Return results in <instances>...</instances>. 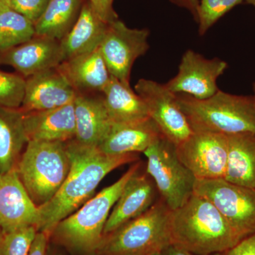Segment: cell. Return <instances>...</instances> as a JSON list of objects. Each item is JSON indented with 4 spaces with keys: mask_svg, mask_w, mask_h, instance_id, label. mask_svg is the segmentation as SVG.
Here are the masks:
<instances>
[{
    "mask_svg": "<svg viewBox=\"0 0 255 255\" xmlns=\"http://www.w3.org/2000/svg\"><path fill=\"white\" fill-rule=\"evenodd\" d=\"M71 167L56 194L46 204L38 206V232L49 235L55 226L91 199L104 178L114 169L137 160V154L110 155L98 147L80 145L75 140L67 142Z\"/></svg>",
    "mask_w": 255,
    "mask_h": 255,
    "instance_id": "obj_1",
    "label": "cell"
},
{
    "mask_svg": "<svg viewBox=\"0 0 255 255\" xmlns=\"http://www.w3.org/2000/svg\"><path fill=\"white\" fill-rule=\"evenodd\" d=\"M169 231L171 244L196 255L224 253L241 241L219 210L194 194L171 211Z\"/></svg>",
    "mask_w": 255,
    "mask_h": 255,
    "instance_id": "obj_2",
    "label": "cell"
},
{
    "mask_svg": "<svg viewBox=\"0 0 255 255\" xmlns=\"http://www.w3.org/2000/svg\"><path fill=\"white\" fill-rule=\"evenodd\" d=\"M179 109L193 131L226 135L255 134V100L253 96L231 95L219 90L206 100L175 94Z\"/></svg>",
    "mask_w": 255,
    "mask_h": 255,
    "instance_id": "obj_3",
    "label": "cell"
},
{
    "mask_svg": "<svg viewBox=\"0 0 255 255\" xmlns=\"http://www.w3.org/2000/svg\"><path fill=\"white\" fill-rule=\"evenodd\" d=\"M140 164L131 166L119 180L102 189L76 211L60 221L53 230L60 243L81 253L98 251L103 241L109 216L128 181L138 172Z\"/></svg>",
    "mask_w": 255,
    "mask_h": 255,
    "instance_id": "obj_4",
    "label": "cell"
},
{
    "mask_svg": "<svg viewBox=\"0 0 255 255\" xmlns=\"http://www.w3.org/2000/svg\"><path fill=\"white\" fill-rule=\"evenodd\" d=\"M70 167L67 142L29 140L16 170L32 200L41 206L59 191Z\"/></svg>",
    "mask_w": 255,
    "mask_h": 255,
    "instance_id": "obj_5",
    "label": "cell"
},
{
    "mask_svg": "<svg viewBox=\"0 0 255 255\" xmlns=\"http://www.w3.org/2000/svg\"><path fill=\"white\" fill-rule=\"evenodd\" d=\"M171 210L162 199L136 219L107 235L99 255H149L171 244Z\"/></svg>",
    "mask_w": 255,
    "mask_h": 255,
    "instance_id": "obj_6",
    "label": "cell"
},
{
    "mask_svg": "<svg viewBox=\"0 0 255 255\" xmlns=\"http://www.w3.org/2000/svg\"><path fill=\"white\" fill-rule=\"evenodd\" d=\"M143 153L147 172L166 205L171 211L182 206L194 194L196 179L181 162L176 145L162 135Z\"/></svg>",
    "mask_w": 255,
    "mask_h": 255,
    "instance_id": "obj_7",
    "label": "cell"
},
{
    "mask_svg": "<svg viewBox=\"0 0 255 255\" xmlns=\"http://www.w3.org/2000/svg\"><path fill=\"white\" fill-rule=\"evenodd\" d=\"M194 194L210 201L240 239L255 234V189L226 179H196Z\"/></svg>",
    "mask_w": 255,
    "mask_h": 255,
    "instance_id": "obj_8",
    "label": "cell"
},
{
    "mask_svg": "<svg viewBox=\"0 0 255 255\" xmlns=\"http://www.w3.org/2000/svg\"><path fill=\"white\" fill-rule=\"evenodd\" d=\"M150 33L147 28H129L119 18L108 23L100 50L111 75L130 85L132 65L150 48Z\"/></svg>",
    "mask_w": 255,
    "mask_h": 255,
    "instance_id": "obj_9",
    "label": "cell"
},
{
    "mask_svg": "<svg viewBox=\"0 0 255 255\" xmlns=\"http://www.w3.org/2000/svg\"><path fill=\"white\" fill-rule=\"evenodd\" d=\"M177 147L178 157L196 179H222L226 174L228 135L195 132Z\"/></svg>",
    "mask_w": 255,
    "mask_h": 255,
    "instance_id": "obj_10",
    "label": "cell"
},
{
    "mask_svg": "<svg viewBox=\"0 0 255 255\" xmlns=\"http://www.w3.org/2000/svg\"><path fill=\"white\" fill-rule=\"evenodd\" d=\"M135 92L145 102L149 117L155 122L164 137L177 146L192 134L187 119L179 109L175 94L164 84L147 79H140Z\"/></svg>",
    "mask_w": 255,
    "mask_h": 255,
    "instance_id": "obj_11",
    "label": "cell"
},
{
    "mask_svg": "<svg viewBox=\"0 0 255 255\" xmlns=\"http://www.w3.org/2000/svg\"><path fill=\"white\" fill-rule=\"evenodd\" d=\"M227 68L224 60L207 59L194 50H187L182 55L177 75L164 85L172 93L206 100L219 91L218 79Z\"/></svg>",
    "mask_w": 255,
    "mask_h": 255,
    "instance_id": "obj_12",
    "label": "cell"
},
{
    "mask_svg": "<svg viewBox=\"0 0 255 255\" xmlns=\"http://www.w3.org/2000/svg\"><path fill=\"white\" fill-rule=\"evenodd\" d=\"M39 222L38 206L32 200L16 169L0 173V229L3 234Z\"/></svg>",
    "mask_w": 255,
    "mask_h": 255,
    "instance_id": "obj_13",
    "label": "cell"
},
{
    "mask_svg": "<svg viewBox=\"0 0 255 255\" xmlns=\"http://www.w3.org/2000/svg\"><path fill=\"white\" fill-rule=\"evenodd\" d=\"M77 92L58 68L26 78L24 98L20 107L26 113L53 110L73 103Z\"/></svg>",
    "mask_w": 255,
    "mask_h": 255,
    "instance_id": "obj_14",
    "label": "cell"
},
{
    "mask_svg": "<svg viewBox=\"0 0 255 255\" xmlns=\"http://www.w3.org/2000/svg\"><path fill=\"white\" fill-rule=\"evenodd\" d=\"M63 62L60 42L35 36L19 46L0 53V65H9L27 78Z\"/></svg>",
    "mask_w": 255,
    "mask_h": 255,
    "instance_id": "obj_15",
    "label": "cell"
},
{
    "mask_svg": "<svg viewBox=\"0 0 255 255\" xmlns=\"http://www.w3.org/2000/svg\"><path fill=\"white\" fill-rule=\"evenodd\" d=\"M73 104L75 119L74 140L82 145L99 147L114 124L107 112L103 95L78 93Z\"/></svg>",
    "mask_w": 255,
    "mask_h": 255,
    "instance_id": "obj_16",
    "label": "cell"
},
{
    "mask_svg": "<svg viewBox=\"0 0 255 255\" xmlns=\"http://www.w3.org/2000/svg\"><path fill=\"white\" fill-rule=\"evenodd\" d=\"M157 191L155 184L147 175L138 174V172L134 174L112 210L104 229V236L150 209L155 203Z\"/></svg>",
    "mask_w": 255,
    "mask_h": 255,
    "instance_id": "obj_17",
    "label": "cell"
},
{
    "mask_svg": "<svg viewBox=\"0 0 255 255\" xmlns=\"http://www.w3.org/2000/svg\"><path fill=\"white\" fill-rule=\"evenodd\" d=\"M24 127L28 141L68 142L73 140L75 137L73 102L59 108L25 114Z\"/></svg>",
    "mask_w": 255,
    "mask_h": 255,
    "instance_id": "obj_18",
    "label": "cell"
},
{
    "mask_svg": "<svg viewBox=\"0 0 255 255\" xmlns=\"http://www.w3.org/2000/svg\"><path fill=\"white\" fill-rule=\"evenodd\" d=\"M57 68L77 93L102 94L111 78L100 48L64 60Z\"/></svg>",
    "mask_w": 255,
    "mask_h": 255,
    "instance_id": "obj_19",
    "label": "cell"
},
{
    "mask_svg": "<svg viewBox=\"0 0 255 255\" xmlns=\"http://www.w3.org/2000/svg\"><path fill=\"white\" fill-rule=\"evenodd\" d=\"M150 118L127 124H114L99 150L110 155L144 152L162 135Z\"/></svg>",
    "mask_w": 255,
    "mask_h": 255,
    "instance_id": "obj_20",
    "label": "cell"
},
{
    "mask_svg": "<svg viewBox=\"0 0 255 255\" xmlns=\"http://www.w3.org/2000/svg\"><path fill=\"white\" fill-rule=\"evenodd\" d=\"M107 26L108 23L100 18L91 2L84 4L73 27L60 41L63 61L98 49Z\"/></svg>",
    "mask_w": 255,
    "mask_h": 255,
    "instance_id": "obj_21",
    "label": "cell"
},
{
    "mask_svg": "<svg viewBox=\"0 0 255 255\" xmlns=\"http://www.w3.org/2000/svg\"><path fill=\"white\" fill-rule=\"evenodd\" d=\"M21 109L0 107V173L16 169L28 142Z\"/></svg>",
    "mask_w": 255,
    "mask_h": 255,
    "instance_id": "obj_22",
    "label": "cell"
},
{
    "mask_svg": "<svg viewBox=\"0 0 255 255\" xmlns=\"http://www.w3.org/2000/svg\"><path fill=\"white\" fill-rule=\"evenodd\" d=\"M107 112L113 124H127L150 118L145 102L130 85L111 75L103 92Z\"/></svg>",
    "mask_w": 255,
    "mask_h": 255,
    "instance_id": "obj_23",
    "label": "cell"
},
{
    "mask_svg": "<svg viewBox=\"0 0 255 255\" xmlns=\"http://www.w3.org/2000/svg\"><path fill=\"white\" fill-rule=\"evenodd\" d=\"M228 154L223 179L237 185L255 189V134L228 135Z\"/></svg>",
    "mask_w": 255,
    "mask_h": 255,
    "instance_id": "obj_24",
    "label": "cell"
},
{
    "mask_svg": "<svg viewBox=\"0 0 255 255\" xmlns=\"http://www.w3.org/2000/svg\"><path fill=\"white\" fill-rule=\"evenodd\" d=\"M80 5L81 0H50L34 23L35 36L61 41L76 21Z\"/></svg>",
    "mask_w": 255,
    "mask_h": 255,
    "instance_id": "obj_25",
    "label": "cell"
},
{
    "mask_svg": "<svg viewBox=\"0 0 255 255\" xmlns=\"http://www.w3.org/2000/svg\"><path fill=\"white\" fill-rule=\"evenodd\" d=\"M35 36L34 23L5 1H0V53Z\"/></svg>",
    "mask_w": 255,
    "mask_h": 255,
    "instance_id": "obj_26",
    "label": "cell"
},
{
    "mask_svg": "<svg viewBox=\"0 0 255 255\" xmlns=\"http://www.w3.org/2000/svg\"><path fill=\"white\" fill-rule=\"evenodd\" d=\"M245 0H199V14L196 22L200 36H204L210 28Z\"/></svg>",
    "mask_w": 255,
    "mask_h": 255,
    "instance_id": "obj_27",
    "label": "cell"
},
{
    "mask_svg": "<svg viewBox=\"0 0 255 255\" xmlns=\"http://www.w3.org/2000/svg\"><path fill=\"white\" fill-rule=\"evenodd\" d=\"M26 88V78L18 73L0 69V107L18 109L22 105Z\"/></svg>",
    "mask_w": 255,
    "mask_h": 255,
    "instance_id": "obj_28",
    "label": "cell"
},
{
    "mask_svg": "<svg viewBox=\"0 0 255 255\" xmlns=\"http://www.w3.org/2000/svg\"><path fill=\"white\" fill-rule=\"evenodd\" d=\"M37 232L36 227H28L3 235L0 255H28Z\"/></svg>",
    "mask_w": 255,
    "mask_h": 255,
    "instance_id": "obj_29",
    "label": "cell"
},
{
    "mask_svg": "<svg viewBox=\"0 0 255 255\" xmlns=\"http://www.w3.org/2000/svg\"><path fill=\"white\" fill-rule=\"evenodd\" d=\"M50 0H6V3L35 23L43 14Z\"/></svg>",
    "mask_w": 255,
    "mask_h": 255,
    "instance_id": "obj_30",
    "label": "cell"
},
{
    "mask_svg": "<svg viewBox=\"0 0 255 255\" xmlns=\"http://www.w3.org/2000/svg\"><path fill=\"white\" fill-rule=\"evenodd\" d=\"M223 255H255V234L242 240Z\"/></svg>",
    "mask_w": 255,
    "mask_h": 255,
    "instance_id": "obj_31",
    "label": "cell"
},
{
    "mask_svg": "<svg viewBox=\"0 0 255 255\" xmlns=\"http://www.w3.org/2000/svg\"><path fill=\"white\" fill-rule=\"evenodd\" d=\"M113 2L114 0H96L93 4L97 14L105 22L110 23L119 18L114 11Z\"/></svg>",
    "mask_w": 255,
    "mask_h": 255,
    "instance_id": "obj_32",
    "label": "cell"
},
{
    "mask_svg": "<svg viewBox=\"0 0 255 255\" xmlns=\"http://www.w3.org/2000/svg\"><path fill=\"white\" fill-rule=\"evenodd\" d=\"M48 234L43 232H37L28 255H46Z\"/></svg>",
    "mask_w": 255,
    "mask_h": 255,
    "instance_id": "obj_33",
    "label": "cell"
},
{
    "mask_svg": "<svg viewBox=\"0 0 255 255\" xmlns=\"http://www.w3.org/2000/svg\"><path fill=\"white\" fill-rule=\"evenodd\" d=\"M172 4L179 7L187 10L194 18L197 21L199 14V0H168Z\"/></svg>",
    "mask_w": 255,
    "mask_h": 255,
    "instance_id": "obj_34",
    "label": "cell"
},
{
    "mask_svg": "<svg viewBox=\"0 0 255 255\" xmlns=\"http://www.w3.org/2000/svg\"><path fill=\"white\" fill-rule=\"evenodd\" d=\"M162 255H196L175 245L170 244L161 251Z\"/></svg>",
    "mask_w": 255,
    "mask_h": 255,
    "instance_id": "obj_35",
    "label": "cell"
},
{
    "mask_svg": "<svg viewBox=\"0 0 255 255\" xmlns=\"http://www.w3.org/2000/svg\"><path fill=\"white\" fill-rule=\"evenodd\" d=\"M248 4L252 5L254 6L255 9V0H245Z\"/></svg>",
    "mask_w": 255,
    "mask_h": 255,
    "instance_id": "obj_36",
    "label": "cell"
},
{
    "mask_svg": "<svg viewBox=\"0 0 255 255\" xmlns=\"http://www.w3.org/2000/svg\"><path fill=\"white\" fill-rule=\"evenodd\" d=\"M149 255H162L161 252H157V253H152V254H150Z\"/></svg>",
    "mask_w": 255,
    "mask_h": 255,
    "instance_id": "obj_37",
    "label": "cell"
},
{
    "mask_svg": "<svg viewBox=\"0 0 255 255\" xmlns=\"http://www.w3.org/2000/svg\"><path fill=\"white\" fill-rule=\"evenodd\" d=\"M3 233L1 232V229H0V241H1V240L3 238Z\"/></svg>",
    "mask_w": 255,
    "mask_h": 255,
    "instance_id": "obj_38",
    "label": "cell"
},
{
    "mask_svg": "<svg viewBox=\"0 0 255 255\" xmlns=\"http://www.w3.org/2000/svg\"><path fill=\"white\" fill-rule=\"evenodd\" d=\"M89 1L91 2L92 4H94L95 3L96 0H89Z\"/></svg>",
    "mask_w": 255,
    "mask_h": 255,
    "instance_id": "obj_39",
    "label": "cell"
},
{
    "mask_svg": "<svg viewBox=\"0 0 255 255\" xmlns=\"http://www.w3.org/2000/svg\"><path fill=\"white\" fill-rule=\"evenodd\" d=\"M253 89H254V95H253V97H254L255 100V82L254 83V85H253Z\"/></svg>",
    "mask_w": 255,
    "mask_h": 255,
    "instance_id": "obj_40",
    "label": "cell"
},
{
    "mask_svg": "<svg viewBox=\"0 0 255 255\" xmlns=\"http://www.w3.org/2000/svg\"><path fill=\"white\" fill-rule=\"evenodd\" d=\"M212 255H223V253H221V254H215Z\"/></svg>",
    "mask_w": 255,
    "mask_h": 255,
    "instance_id": "obj_41",
    "label": "cell"
},
{
    "mask_svg": "<svg viewBox=\"0 0 255 255\" xmlns=\"http://www.w3.org/2000/svg\"><path fill=\"white\" fill-rule=\"evenodd\" d=\"M6 0H0V1H5L6 2Z\"/></svg>",
    "mask_w": 255,
    "mask_h": 255,
    "instance_id": "obj_42",
    "label": "cell"
}]
</instances>
